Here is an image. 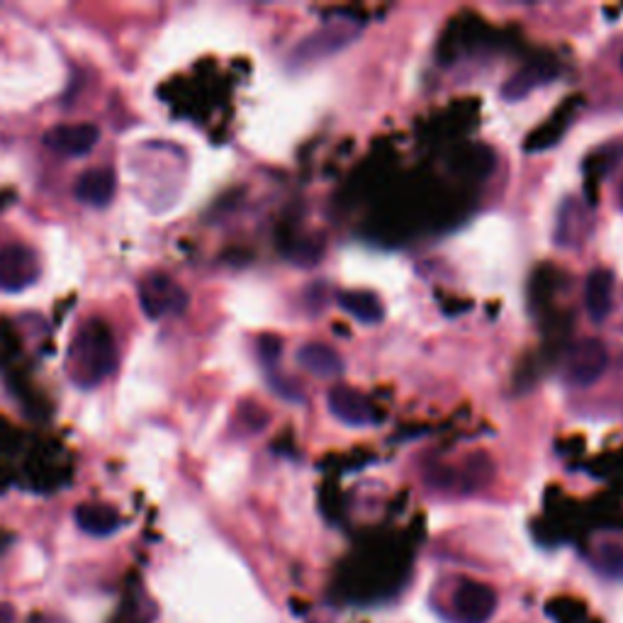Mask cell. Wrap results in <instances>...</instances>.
<instances>
[{
  "mask_svg": "<svg viewBox=\"0 0 623 623\" xmlns=\"http://www.w3.org/2000/svg\"><path fill=\"white\" fill-rule=\"evenodd\" d=\"M117 175L112 169H90L74 185V195L88 207H105L112 203Z\"/></svg>",
  "mask_w": 623,
  "mask_h": 623,
  "instance_id": "11",
  "label": "cell"
},
{
  "mask_svg": "<svg viewBox=\"0 0 623 623\" xmlns=\"http://www.w3.org/2000/svg\"><path fill=\"white\" fill-rule=\"evenodd\" d=\"M117 366V346L110 326L103 320H88L78 326V332L68 348V368L72 380L80 387H96Z\"/></svg>",
  "mask_w": 623,
  "mask_h": 623,
  "instance_id": "1",
  "label": "cell"
},
{
  "mask_svg": "<svg viewBox=\"0 0 623 623\" xmlns=\"http://www.w3.org/2000/svg\"><path fill=\"white\" fill-rule=\"evenodd\" d=\"M298 363L302 370H308L314 378L322 380H334L341 378L346 370V363L341 358L332 346L320 344V341H310V344H302L298 348Z\"/></svg>",
  "mask_w": 623,
  "mask_h": 623,
  "instance_id": "10",
  "label": "cell"
},
{
  "mask_svg": "<svg viewBox=\"0 0 623 623\" xmlns=\"http://www.w3.org/2000/svg\"><path fill=\"white\" fill-rule=\"evenodd\" d=\"M100 132L90 122L56 125L44 135V144L62 157H86L96 149Z\"/></svg>",
  "mask_w": 623,
  "mask_h": 623,
  "instance_id": "8",
  "label": "cell"
},
{
  "mask_svg": "<svg viewBox=\"0 0 623 623\" xmlns=\"http://www.w3.org/2000/svg\"><path fill=\"white\" fill-rule=\"evenodd\" d=\"M326 405L329 411L346 427H368L375 419L368 399L356 393L354 387H334V390L326 395Z\"/></svg>",
  "mask_w": 623,
  "mask_h": 623,
  "instance_id": "9",
  "label": "cell"
},
{
  "mask_svg": "<svg viewBox=\"0 0 623 623\" xmlns=\"http://www.w3.org/2000/svg\"><path fill=\"white\" fill-rule=\"evenodd\" d=\"M358 34L361 25L356 20H329L322 28H316L312 34H308L302 42H298L296 50L288 56V68L290 72H308V68L316 66L320 62H326V58H332L334 54L344 52L346 46L356 42Z\"/></svg>",
  "mask_w": 623,
  "mask_h": 623,
  "instance_id": "2",
  "label": "cell"
},
{
  "mask_svg": "<svg viewBox=\"0 0 623 623\" xmlns=\"http://www.w3.org/2000/svg\"><path fill=\"white\" fill-rule=\"evenodd\" d=\"M621 68H623V56H621Z\"/></svg>",
  "mask_w": 623,
  "mask_h": 623,
  "instance_id": "20",
  "label": "cell"
},
{
  "mask_svg": "<svg viewBox=\"0 0 623 623\" xmlns=\"http://www.w3.org/2000/svg\"><path fill=\"white\" fill-rule=\"evenodd\" d=\"M556 76H558V68L552 64H546V62L526 64L514 76H509L507 84L502 86V96L504 100H522L531 90L550 84V80H556Z\"/></svg>",
  "mask_w": 623,
  "mask_h": 623,
  "instance_id": "12",
  "label": "cell"
},
{
  "mask_svg": "<svg viewBox=\"0 0 623 623\" xmlns=\"http://www.w3.org/2000/svg\"><path fill=\"white\" fill-rule=\"evenodd\" d=\"M453 609L461 623H487L497 609V592L490 584L463 580L455 587Z\"/></svg>",
  "mask_w": 623,
  "mask_h": 623,
  "instance_id": "7",
  "label": "cell"
},
{
  "mask_svg": "<svg viewBox=\"0 0 623 623\" xmlns=\"http://www.w3.org/2000/svg\"><path fill=\"white\" fill-rule=\"evenodd\" d=\"M597 570L606 578L623 580V548L621 546H602L597 552Z\"/></svg>",
  "mask_w": 623,
  "mask_h": 623,
  "instance_id": "16",
  "label": "cell"
},
{
  "mask_svg": "<svg viewBox=\"0 0 623 623\" xmlns=\"http://www.w3.org/2000/svg\"><path fill=\"white\" fill-rule=\"evenodd\" d=\"M74 516L80 531L90 536H110L120 526V516H117L115 509L105 507V504H84V507L76 509Z\"/></svg>",
  "mask_w": 623,
  "mask_h": 623,
  "instance_id": "15",
  "label": "cell"
},
{
  "mask_svg": "<svg viewBox=\"0 0 623 623\" xmlns=\"http://www.w3.org/2000/svg\"><path fill=\"white\" fill-rule=\"evenodd\" d=\"M609 366V351L599 339H580L578 344L570 348L566 373L568 380L578 387H590L602 378Z\"/></svg>",
  "mask_w": 623,
  "mask_h": 623,
  "instance_id": "5",
  "label": "cell"
},
{
  "mask_svg": "<svg viewBox=\"0 0 623 623\" xmlns=\"http://www.w3.org/2000/svg\"><path fill=\"white\" fill-rule=\"evenodd\" d=\"M40 278V261L25 244H6L0 249V290L22 292Z\"/></svg>",
  "mask_w": 623,
  "mask_h": 623,
  "instance_id": "4",
  "label": "cell"
},
{
  "mask_svg": "<svg viewBox=\"0 0 623 623\" xmlns=\"http://www.w3.org/2000/svg\"><path fill=\"white\" fill-rule=\"evenodd\" d=\"M339 308L361 324H380L385 308L378 296L368 290H348L339 296Z\"/></svg>",
  "mask_w": 623,
  "mask_h": 623,
  "instance_id": "14",
  "label": "cell"
},
{
  "mask_svg": "<svg viewBox=\"0 0 623 623\" xmlns=\"http://www.w3.org/2000/svg\"><path fill=\"white\" fill-rule=\"evenodd\" d=\"M592 210L587 203L578 197L562 200V205L558 207L556 215V229H552V239L562 249H574V246H582L584 239L590 237L592 232Z\"/></svg>",
  "mask_w": 623,
  "mask_h": 623,
  "instance_id": "6",
  "label": "cell"
},
{
  "mask_svg": "<svg viewBox=\"0 0 623 623\" xmlns=\"http://www.w3.org/2000/svg\"><path fill=\"white\" fill-rule=\"evenodd\" d=\"M280 348H283V344H280L278 336L266 334L261 339V356H264L266 363H276L278 356H280Z\"/></svg>",
  "mask_w": 623,
  "mask_h": 623,
  "instance_id": "17",
  "label": "cell"
},
{
  "mask_svg": "<svg viewBox=\"0 0 623 623\" xmlns=\"http://www.w3.org/2000/svg\"><path fill=\"white\" fill-rule=\"evenodd\" d=\"M584 304L597 324L604 322L609 316L611 304H614V276H611L606 268H597L592 270L590 278H587Z\"/></svg>",
  "mask_w": 623,
  "mask_h": 623,
  "instance_id": "13",
  "label": "cell"
},
{
  "mask_svg": "<svg viewBox=\"0 0 623 623\" xmlns=\"http://www.w3.org/2000/svg\"><path fill=\"white\" fill-rule=\"evenodd\" d=\"M139 308L149 320L181 314L187 308V292L167 273H149L139 280Z\"/></svg>",
  "mask_w": 623,
  "mask_h": 623,
  "instance_id": "3",
  "label": "cell"
},
{
  "mask_svg": "<svg viewBox=\"0 0 623 623\" xmlns=\"http://www.w3.org/2000/svg\"><path fill=\"white\" fill-rule=\"evenodd\" d=\"M619 207L623 210V181H621V185H619Z\"/></svg>",
  "mask_w": 623,
  "mask_h": 623,
  "instance_id": "19",
  "label": "cell"
},
{
  "mask_svg": "<svg viewBox=\"0 0 623 623\" xmlns=\"http://www.w3.org/2000/svg\"><path fill=\"white\" fill-rule=\"evenodd\" d=\"M0 623H15V606L0 604Z\"/></svg>",
  "mask_w": 623,
  "mask_h": 623,
  "instance_id": "18",
  "label": "cell"
}]
</instances>
